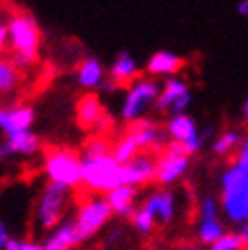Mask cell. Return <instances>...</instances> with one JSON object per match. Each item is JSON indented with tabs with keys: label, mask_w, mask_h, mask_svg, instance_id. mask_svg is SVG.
<instances>
[{
	"label": "cell",
	"mask_w": 248,
	"mask_h": 250,
	"mask_svg": "<svg viewBox=\"0 0 248 250\" xmlns=\"http://www.w3.org/2000/svg\"><path fill=\"white\" fill-rule=\"evenodd\" d=\"M236 14L240 18H248V0H238L236 2Z\"/></svg>",
	"instance_id": "33"
},
{
	"label": "cell",
	"mask_w": 248,
	"mask_h": 250,
	"mask_svg": "<svg viewBox=\"0 0 248 250\" xmlns=\"http://www.w3.org/2000/svg\"><path fill=\"white\" fill-rule=\"evenodd\" d=\"M191 169V155L183 151L179 143L169 141L167 147L157 155V175L155 183L161 189H169L175 183H179Z\"/></svg>",
	"instance_id": "9"
},
{
	"label": "cell",
	"mask_w": 248,
	"mask_h": 250,
	"mask_svg": "<svg viewBox=\"0 0 248 250\" xmlns=\"http://www.w3.org/2000/svg\"><path fill=\"white\" fill-rule=\"evenodd\" d=\"M76 117L83 129L96 131V135L105 131V127L109 125L105 107H103L100 96H96V93H85V96L80 98V102L76 105Z\"/></svg>",
	"instance_id": "12"
},
{
	"label": "cell",
	"mask_w": 248,
	"mask_h": 250,
	"mask_svg": "<svg viewBox=\"0 0 248 250\" xmlns=\"http://www.w3.org/2000/svg\"><path fill=\"white\" fill-rule=\"evenodd\" d=\"M105 74L107 72L98 58H85L76 70V82L80 87H83L87 91H94L105 83V80H107Z\"/></svg>",
	"instance_id": "22"
},
{
	"label": "cell",
	"mask_w": 248,
	"mask_h": 250,
	"mask_svg": "<svg viewBox=\"0 0 248 250\" xmlns=\"http://www.w3.org/2000/svg\"><path fill=\"white\" fill-rule=\"evenodd\" d=\"M157 175V155L143 151L133 161L123 165V185L129 187H145L151 181H155Z\"/></svg>",
	"instance_id": "16"
},
{
	"label": "cell",
	"mask_w": 248,
	"mask_h": 250,
	"mask_svg": "<svg viewBox=\"0 0 248 250\" xmlns=\"http://www.w3.org/2000/svg\"><path fill=\"white\" fill-rule=\"evenodd\" d=\"M159 91H161L159 80H153L149 76L135 80L125 91V98H123L121 109H119V117L129 125L145 119L147 113L151 109H155Z\"/></svg>",
	"instance_id": "5"
},
{
	"label": "cell",
	"mask_w": 248,
	"mask_h": 250,
	"mask_svg": "<svg viewBox=\"0 0 248 250\" xmlns=\"http://www.w3.org/2000/svg\"><path fill=\"white\" fill-rule=\"evenodd\" d=\"M208 250H246V248H244V242L238 232H227L214 244H210Z\"/></svg>",
	"instance_id": "28"
},
{
	"label": "cell",
	"mask_w": 248,
	"mask_h": 250,
	"mask_svg": "<svg viewBox=\"0 0 248 250\" xmlns=\"http://www.w3.org/2000/svg\"><path fill=\"white\" fill-rule=\"evenodd\" d=\"M145 210L151 212V216L155 218V223L161 225V227H169L175 216H177V195L169 189H157L149 193L145 199H143V205H141Z\"/></svg>",
	"instance_id": "15"
},
{
	"label": "cell",
	"mask_w": 248,
	"mask_h": 250,
	"mask_svg": "<svg viewBox=\"0 0 248 250\" xmlns=\"http://www.w3.org/2000/svg\"><path fill=\"white\" fill-rule=\"evenodd\" d=\"M129 131L135 137V141H137L141 151H149V153L159 155L167 147V139H169L167 131L155 119L145 117V119L133 123L129 127Z\"/></svg>",
	"instance_id": "14"
},
{
	"label": "cell",
	"mask_w": 248,
	"mask_h": 250,
	"mask_svg": "<svg viewBox=\"0 0 248 250\" xmlns=\"http://www.w3.org/2000/svg\"><path fill=\"white\" fill-rule=\"evenodd\" d=\"M40 151V137L34 131H22L8 135L0 141V161H4L14 155H22V157H30Z\"/></svg>",
	"instance_id": "17"
},
{
	"label": "cell",
	"mask_w": 248,
	"mask_h": 250,
	"mask_svg": "<svg viewBox=\"0 0 248 250\" xmlns=\"http://www.w3.org/2000/svg\"><path fill=\"white\" fill-rule=\"evenodd\" d=\"M42 34L36 18L28 12L8 16V50L18 70H28L38 62Z\"/></svg>",
	"instance_id": "1"
},
{
	"label": "cell",
	"mask_w": 248,
	"mask_h": 250,
	"mask_svg": "<svg viewBox=\"0 0 248 250\" xmlns=\"http://www.w3.org/2000/svg\"><path fill=\"white\" fill-rule=\"evenodd\" d=\"M234 161L248 169V135H244V139H242V143H240V147L236 151V159Z\"/></svg>",
	"instance_id": "31"
},
{
	"label": "cell",
	"mask_w": 248,
	"mask_h": 250,
	"mask_svg": "<svg viewBox=\"0 0 248 250\" xmlns=\"http://www.w3.org/2000/svg\"><path fill=\"white\" fill-rule=\"evenodd\" d=\"M107 78L117 83V85H131L135 80L141 78V68H139V62L133 54H129L127 50H123L119 52L113 62H111V66L107 70Z\"/></svg>",
	"instance_id": "19"
},
{
	"label": "cell",
	"mask_w": 248,
	"mask_h": 250,
	"mask_svg": "<svg viewBox=\"0 0 248 250\" xmlns=\"http://www.w3.org/2000/svg\"><path fill=\"white\" fill-rule=\"evenodd\" d=\"M185 250H197L195 246H187V248H185Z\"/></svg>",
	"instance_id": "36"
},
{
	"label": "cell",
	"mask_w": 248,
	"mask_h": 250,
	"mask_svg": "<svg viewBox=\"0 0 248 250\" xmlns=\"http://www.w3.org/2000/svg\"><path fill=\"white\" fill-rule=\"evenodd\" d=\"M8 50V18L0 12V56Z\"/></svg>",
	"instance_id": "30"
},
{
	"label": "cell",
	"mask_w": 248,
	"mask_h": 250,
	"mask_svg": "<svg viewBox=\"0 0 248 250\" xmlns=\"http://www.w3.org/2000/svg\"><path fill=\"white\" fill-rule=\"evenodd\" d=\"M244 135L236 129H227L223 133H219L212 141H210V151L216 157H228V155L236 153L240 143H242Z\"/></svg>",
	"instance_id": "23"
},
{
	"label": "cell",
	"mask_w": 248,
	"mask_h": 250,
	"mask_svg": "<svg viewBox=\"0 0 248 250\" xmlns=\"http://www.w3.org/2000/svg\"><path fill=\"white\" fill-rule=\"evenodd\" d=\"M219 203L223 216L230 225H244L248 221V169L236 161L221 175Z\"/></svg>",
	"instance_id": "2"
},
{
	"label": "cell",
	"mask_w": 248,
	"mask_h": 250,
	"mask_svg": "<svg viewBox=\"0 0 248 250\" xmlns=\"http://www.w3.org/2000/svg\"><path fill=\"white\" fill-rule=\"evenodd\" d=\"M6 250H44L40 242L22 240V238H10L6 244Z\"/></svg>",
	"instance_id": "29"
},
{
	"label": "cell",
	"mask_w": 248,
	"mask_h": 250,
	"mask_svg": "<svg viewBox=\"0 0 248 250\" xmlns=\"http://www.w3.org/2000/svg\"><path fill=\"white\" fill-rule=\"evenodd\" d=\"M238 234H240V238H242V242H244V248L248 250V221H246L244 225H240Z\"/></svg>",
	"instance_id": "34"
},
{
	"label": "cell",
	"mask_w": 248,
	"mask_h": 250,
	"mask_svg": "<svg viewBox=\"0 0 248 250\" xmlns=\"http://www.w3.org/2000/svg\"><path fill=\"white\" fill-rule=\"evenodd\" d=\"M137 197H139V189L137 187H129V185H121L105 195L113 214L121 218L133 216V212L137 210Z\"/></svg>",
	"instance_id": "21"
},
{
	"label": "cell",
	"mask_w": 248,
	"mask_h": 250,
	"mask_svg": "<svg viewBox=\"0 0 248 250\" xmlns=\"http://www.w3.org/2000/svg\"><path fill=\"white\" fill-rule=\"evenodd\" d=\"M139 153H143L135 141V137L131 135V131H127L121 139H117L111 147V155L115 157V161L119 165H127L129 161H133Z\"/></svg>",
	"instance_id": "25"
},
{
	"label": "cell",
	"mask_w": 248,
	"mask_h": 250,
	"mask_svg": "<svg viewBox=\"0 0 248 250\" xmlns=\"http://www.w3.org/2000/svg\"><path fill=\"white\" fill-rule=\"evenodd\" d=\"M44 173L50 183L64 185L68 189L82 187V157L68 147H52L44 155Z\"/></svg>",
	"instance_id": "6"
},
{
	"label": "cell",
	"mask_w": 248,
	"mask_h": 250,
	"mask_svg": "<svg viewBox=\"0 0 248 250\" xmlns=\"http://www.w3.org/2000/svg\"><path fill=\"white\" fill-rule=\"evenodd\" d=\"M133 229L139 232V234H151L155 230V227H157V223H155V218L151 216L149 210H145L143 207H137V210L133 212V216L129 218Z\"/></svg>",
	"instance_id": "26"
},
{
	"label": "cell",
	"mask_w": 248,
	"mask_h": 250,
	"mask_svg": "<svg viewBox=\"0 0 248 250\" xmlns=\"http://www.w3.org/2000/svg\"><path fill=\"white\" fill-rule=\"evenodd\" d=\"M193 104V91L187 85L183 78H167L161 83V91L157 104H155V111L167 115V117H175V115H183L187 113V109Z\"/></svg>",
	"instance_id": "10"
},
{
	"label": "cell",
	"mask_w": 248,
	"mask_h": 250,
	"mask_svg": "<svg viewBox=\"0 0 248 250\" xmlns=\"http://www.w3.org/2000/svg\"><path fill=\"white\" fill-rule=\"evenodd\" d=\"M183 58L177 56L175 52L171 50H159V52H155L149 60H147V64H145V72L149 78L153 80H167V78H175L181 70H183Z\"/></svg>",
	"instance_id": "18"
},
{
	"label": "cell",
	"mask_w": 248,
	"mask_h": 250,
	"mask_svg": "<svg viewBox=\"0 0 248 250\" xmlns=\"http://www.w3.org/2000/svg\"><path fill=\"white\" fill-rule=\"evenodd\" d=\"M78 244H82V238H80L76 221L74 218H66V221H62L56 229H52L46 234L42 248L44 250H74Z\"/></svg>",
	"instance_id": "20"
},
{
	"label": "cell",
	"mask_w": 248,
	"mask_h": 250,
	"mask_svg": "<svg viewBox=\"0 0 248 250\" xmlns=\"http://www.w3.org/2000/svg\"><path fill=\"white\" fill-rule=\"evenodd\" d=\"M82 185L94 195H107L123 185V165L115 161L111 153L82 157Z\"/></svg>",
	"instance_id": "3"
},
{
	"label": "cell",
	"mask_w": 248,
	"mask_h": 250,
	"mask_svg": "<svg viewBox=\"0 0 248 250\" xmlns=\"http://www.w3.org/2000/svg\"><path fill=\"white\" fill-rule=\"evenodd\" d=\"M240 111H242V119H244V123L248 125V96L244 98V102H242V109H240Z\"/></svg>",
	"instance_id": "35"
},
{
	"label": "cell",
	"mask_w": 248,
	"mask_h": 250,
	"mask_svg": "<svg viewBox=\"0 0 248 250\" xmlns=\"http://www.w3.org/2000/svg\"><path fill=\"white\" fill-rule=\"evenodd\" d=\"M12 236H10V232H8V227L0 221V250H6V244H8V240H10Z\"/></svg>",
	"instance_id": "32"
},
{
	"label": "cell",
	"mask_w": 248,
	"mask_h": 250,
	"mask_svg": "<svg viewBox=\"0 0 248 250\" xmlns=\"http://www.w3.org/2000/svg\"><path fill=\"white\" fill-rule=\"evenodd\" d=\"M111 147L113 143H109L105 137L102 135H94L89 141H85L83 149H82V157H96V155H105V153H111Z\"/></svg>",
	"instance_id": "27"
},
{
	"label": "cell",
	"mask_w": 248,
	"mask_h": 250,
	"mask_svg": "<svg viewBox=\"0 0 248 250\" xmlns=\"http://www.w3.org/2000/svg\"><path fill=\"white\" fill-rule=\"evenodd\" d=\"M199 225H197V236L203 244H214L221 236L227 234V227L223 221V210H221V203L212 195H205L201 197L199 205Z\"/></svg>",
	"instance_id": "11"
},
{
	"label": "cell",
	"mask_w": 248,
	"mask_h": 250,
	"mask_svg": "<svg viewBox=\"0 0 248 250\" xmlns=\"http://www.w3.org/2000/svg\"><path fill=\"white\" fill-rule=\"evenodd\" d=\"M165 131H167V137L173 143H179L187 155H195L208 143L212 127L199 129L197 121L189 113H183V115L167 117Z\"/></svg>",
	"instance_id": "8"
},
{
	"label": "cell",
	"mask_w": 248,
	"mask_h": 250,
	"mask_svg": "<svg viewBox=\"0 0 248 250\" xmlns=\"http://www.w3.org/2000/svg\"><path fill=\"white\" fill-rule=\"evenodd\" d=\"M111 216H113V210H111L105 195L102 197V195L91 193L85 201H82L76 210V216H74L82 242L96 236L111 221Z\"/></svg>",
	"instance_id": "7"
},
{
	"label": "cell",
	"mask_w": 248,
	"mask_h": 250,
	"mask_svg": "<svg viewBox=\"0 0 248 250\" xmlns=\"http://www.w3.org/2000/svg\"><path fill=\"white\" fill-rule=\"evenodd\" d=\"M72 203V189L64 185H58V183H46L42 187V191L36 199V225L42 230H52L56 229L62 221H66V212L68 207Z\"/></svg>",
	"instance_id": "4"
},
{
	"label": "cell",
	"mask_w": 248,
	"mask_h": 250,
	"mask_svg": "<svg viewBox=\"0 0 248 250\" xmlns=\"http://www.w3.org/2000/svg\"><path fill=\"white\" fill-rule=\"evenodd\" d=\"M22 70L10 60V56H0V96L12 93L22 82Z\"/></svg>",
	"instance_id": "24"
},
{
	"label": "cell",
	"mask_w": 248,
	"mask_h": 250,
	"mask_svg": "<svg viewBox=\"0 0 248 250\" xmlns=\"http://www.w3.org/2000/svg\"><path fill=\"white\" fill-rule=\"evenodd\" d=\"M36 113L32 105L26 104H12V105H0V131L4 137L22 133V131H32Z\"/></svg>",
	"instance_id": "13"
}]
</instances>
